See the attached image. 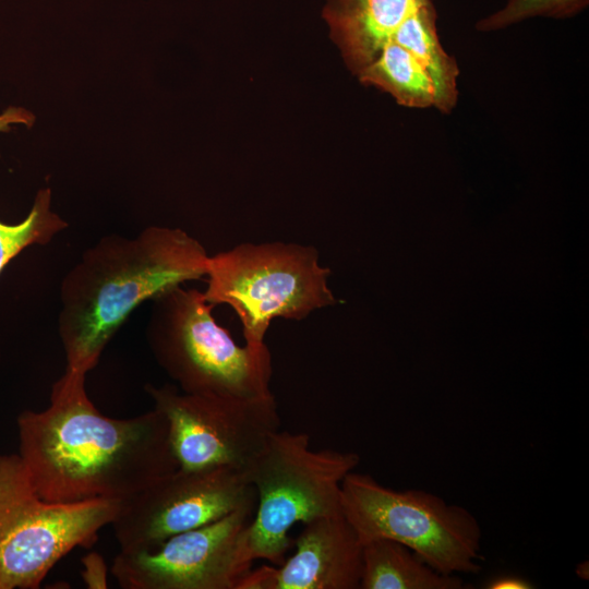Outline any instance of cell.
Listing matches in <instances>:
<instances>
[{"label": "cell", "mask_w": 589, "mask_h": 589, "mask_svg": "<svg viewBox=\"0 0 589 589\" xmlns=\"http://www.w3.org/2000/svg\"><path fill=\"white\" fill-rule=\"evenodd\" d=\"M86 374L65 369L50 405L17 419V455L48 502L123 501L179 469L165 416L156 408L132 418L104 416L86 394Z\"/></svg>", "instance_id": "obj_1"}, {"label": "cell", "mask_w": 589, "mask_h": 589, "mask_svg": "<svg viewBox=\"0 0 589 589\" xmlns=\"http://www.w3.org/2000/svg\"><path fill=\"white\" fill-rule=\"evenodd\" d=\"M208 254L178 228L103 237L63 277L58 332L65 369H94L107 344L144 301L206 275Z\"/></svg>", "instance_id": "obj_2"}, {"label": "cell", "mask_w": 589, "mask_h": 589, "mask_svg": "<svg viewBox=\"0 0 589 589\" xmlns=\"http://www.w3.org/2000/svg\"><path fill=\"white\" fill-rule=\"evenodd\" d=\"M152 301L146 327L159 366L197 395L262 398L273 395L272 354L266 346H239L212 314L202 291L173 287Z\"/></svg>", "instance_id": "obj_3"}, {"label": "cell", "mask_w": 589, "mask_h": 589, "mask_svg": "<svg viewBox=\"0 0 589 589\" xmlns=\"http://www.w3.org/2000/svg\"><path fill=\"white\" fill-rule=\"evenodd\" d=\"M360 464L353 452L312 449L306 433L276 431L244 472L256 493L247 530L249 560L279 566L292 544L290 528L341 513V482Z\"/></svg>", "instance_id": "obj_4"}, {"label": "cell", "mask_w": 589, "mask_h": 589, "mask_svg": "<svg viewBox=\"0 0 589 589\" xmlns=\"http://www.w3.org/2000/svg\"><path fill=\"white\" fill-rule=\"evenodd\" d=\"M205 300L238 315L245 345L261 346L276 317L301 321L337 301L314 247L244 242L207 260Z\"/></svg>", "instance_id": "obj_5"}, {"label": "cell", "mask_w": 589, "mask_h": 589, "mask_svg": "<svg viewBox=\"0 0 589 589\" xmlns=\"http://www.w3.org/2000/svg\"><path fill=\"white\" fill-rule=\"evenodd\" d=\"M340 504L362 543L397 541L445 575L481 570V527L464 506L423 490H394L354 470L341 482Z\"/></svg>", "instance_id": "obj_6"}, {"label": "cell", "mask_w": 589, "mask_h": 589, "mask_svg": "<svg viewBox=\"0 0 589 589\" xmlns=\"http://www.w3.org/2000/svg\"><path fill=\"white\" fill-rule=\"evenodd\" d=\"M120 502H48L34 491L17 454L0 455V589L37 588L71 550L96 541Z\"/></svg>", "instance_id": "obj_7"}, {"label": "cell", "mask_w": 589, "mask_h": 589, "mask_svg": "<svg viewBox=\"0 0 589 589\" xmlns=\"http://www.w3.org/2000/svg\"><path fill=\"white\" fill-rule=\"evenodd\" d=\"M168 421L179 469L230 467L245 472L280 428L274 395L236 398L197 395L176 385H145Z\"/></svg>", "instance_id": "obj_8"}, {"label": "cell", "mask_w": 589, "mask_h": 589, "mask_svg": "<svg viewBox=\"0 0 589 589\" xmlns=\"http://www.w3.org/2000/svg\"><path fill=\"white\" fill-rule=\"evenodd\" d=\"M253 504L256 493L243 471L177 469L121 501L111 525L120 551L148 550Z\"/></svg>", "instance_id": "obj_9"}, {"label": "cell", "mask_w": 589, "mask_h": 589, "mask_svg": "<svg viewBox=\"0 0 589 589\" xmlns=\"http://www.w3.org/2000/svg\"><path fill=\"white\" fill-rule=\"evenodd\" d=\"M255 506L172 536L153 549L120 551L111 574L124 589H236L252 567L245 540Z\"/></svg>", "instance_id": "obj_10"}, {"label": "cell", "mask_w": 589, "mask_h": 589, "mask_svg": "<svg viewBox=\"0 0 589 589\" xmlns=\"http://www.w3.org/2000/svg\"><path fill=\"white\" fill-rule=\"evenodd\" d=\"M296 552L273 570V589H360L362 542L342 513L303 524Z\"/></svg>", "instance_id": "obj_11"}, {"label": "cell", "mask_w": 589, "mask_h": 589, "mask_svg": "<svg viewBox=\"0 0 589 589\" xmlns=\"http://www.w3.org/2000/svg\"><path fill=\"white\" fill-rule=\"evenodd\" d=\"M417 0H328L324 17L348 67L357 74L389 43Z\"/></svg>", "instance_id": "obj_12"}, {"label": "cell", "mask_w": 589, "mask_h": 589, "mask_svg": "<svg viewBox=\"0 0 589 589\" xmlns=\"http://www.w3.org/2000/svg\"><path fill=\"white\" fill-rule=\"evenodd\" d=\"M460 575H445L390 539L362 543L360 589H462Z\"/></svg>", "instance_id": "obj_13"}, {"label": "cell", "mask_w": 589, "mask_h": 589, "mask_svg": "<svg viewBox=\"0 0 589 589\" xmlns=\"http://www.w3.org/2000/svg\"><path fill=\"white\" fill-rule=\"evenodd\" d=\"M393 41L407 49L424 69L434 88V107L449 113L456 106L459 70L442 47L436 12L430 0H417L414 8L395 32Z\"/></svg>", "instance_id": "obj_14"}, {"label": "cell", "mask_w": 589, "mask_h": 589, "mask_svg": "<svg viewBox=\"0 0 589 589\" xmlns=\"http://www.w3.org/2000/svg\"><path fill=\"white\" fill-rule=\"evenodd\" d=\"M358 75L361 83L389 93L399 105L418 109L434 106V88L424 69L393 40Z\"/></svg>", "instance_id": "obj_15"}, {"label": "cell", "mask_w": 589, "mask_h": 589, "mask_svg": "<svg viewBox=\"0 0 589 589\" xmlns=\"http://www.w3.org/2000/svg\"><path fill=\"white\" fill-rule=\"evenodd\" d=\"M67 227L68 223L51 209V190L40 189L24 220L15 225L0 221V273L25 248L48 244Z\"/></svg>", "instance_id": "obj_16"}, {"label": "cell", "mask_w": 589, "mask_h": 589, "mask_svg": "<svg viewBox=\"0 0 589 589\" xmlns=\"http://www.w3.org/2000/svg\"><path fill=\"white\" fill-rule=\"evenodd\" d=\"M589 0H507L505 5L477 23L480 32L498 31L531 17L566 19L585 10Z\"/></svg>", "instance_id": "obj_17"}, {"label": "cell", "mask_w": 589, "mask_h": 589, "mask_svg": "<svg viewBox=\"0 0 589 589\" xmlns=\"http://www.w3.org/2000/svg\"><path fill=\"white\" fill-rule=\"evenodd\" d=\"M83 563L85 565L83 577L87 585L92 588H105L106 566L103 558L99 555L92 553L84 557Z\"/></svg>", "instance_id": "obj_18"}, {"label": "cell", "mask_w": 589, "mask_h": 589, "mask_svg": "<svg viewBox=\"0 0 589 589\" xmlns=\"http://www.w3.org/2000/svg\"><path fill=\"white\" fill-rule=\"evenodd\" d=\"M35 116L25 108L9 107L0 113V132H8L14 125L31 128Z\"/></svg>", "instance_id": "obj_19"}, {"label": "cell", "mask_w": 589, "mask_h": 589, "mask_svg": "<svg viewBox=\"0 0 589 589\" xmlns=\"http://www.w3.org/2000/svg\"><path fill=\"white\" fill-rule=\"evenodd\" d=\"M489 589H530L533 586L525 578L518 576H500L486 584Z\"/></svg>", "instance_id": "obj_20"}]
</instances>
